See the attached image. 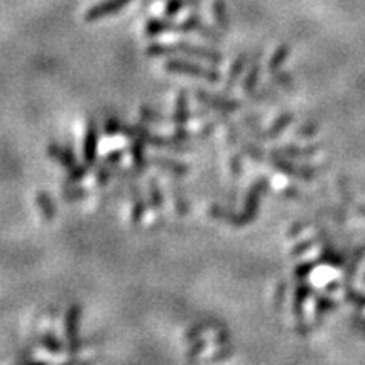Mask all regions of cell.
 <instances>
[{
  "label": "cell",
  "instance_id": "15",
  "mask_svg": "<svg viewBox=\"0 0 365 365\" xmlns=\"http://www.w3.org/2000/svg\"><path fill=\"white\" fill-rule=\"evenodd\" d=\"M41 345L44 347V350L48 352V354L51 355H59L63 354V343H61V340L56 336L55 334H51V331H48V334H44L41 336Z\"/></svg>",
  "mask_w": 365,
  "mask_h": 365
},
{
  "label": "cell",
  "instance_id": "7",
  "mask_svg": "<svg viewBox=\"0 0 365 365\" xmlns=\"http://www.w3.org/2000/svg\"><path fill=\"white\" fill-rule=\"evenodd\" d=\"M48 154H50L51 159H56L58 161L59 166H63L64 169H70L73 166L76 164V156L75 152H73L71 145H61V144H56V142H51L50 145H48Z\"/></svg>",
  "mask_w": 365,
  "mask_h": 365
},
{
  "label": "cell",
  "instance_id": "1",
  "mask_svg": "<svg viewBox=\"0 0 365 365\" xmlns=\"http://www.w3.org/2000/svg\"><path fill=\"white\" fill-rule=\"evenodd\" d=\"M164 70L169 73H176V75H185V76H193V78H201L215 83V81L220 80V73L212 70V68H205L201 64L192 63V61L186 59H168L164 63Z\"/></svg>",
  "mask_w": 365,
  "mask_h": 365
},
{
  "label": "cell",
  "instance_id": "8",
  "mask_svg": "<svg viewBox=\"0 0 365 365\" xmlns=\"http://www.w3.org/2000/svg\"><path fill=\"white\" fill-rule=\"evenodd\" d=\"M129 154L134 162V171L142 173L149 166L148 156H145V141L141 137L129 139Z\"/></svg>",
  "mask_w": 365,
  "mask_h": 365
},
{
  "label": "cell",
  "instance_id": "5",
  "mask_svg": "<svg viewBox=\"0 0 365 365\" xmlns=\"http://www.w3.org/2000/svg\"><path fill=\"white\" fill-rule=\"evenodd\" d=\"M174 46V51L178 52V55H185V56H192V58H198V59H206L210 61V63H222V55L220 52L213 51V50H208V48H203V46H196V44H189V43H176L173 44Z\"/></svg>",
  "mask_w": 365,
  "mask_h": 365
},
{
  "label": "cell",
  "instance_id": "26",
  "mask_svg": "<svg viewBox=\"0 0 365 365\" xmlns=\"http://www.w3.org/2000/svg\"><path fill=\"white\" fill-rule=\"evenodd\" d=\"M208 328L210 327L206 323H196V324H194V327L188 328V330L185 331V340H186V342H193V340L200 338V336L205 334V331L208 330Z\"/></svg>",
  "mask_w": 365,
  "mask_h": 365
},
{
  "label": "cell",
  "instance_id": "20",
  "mask_svg": "<svg viewBox=\"0 0 365 365\" xmlns=\"http://www.w3.org/2000/svg\"><path fill=\"white\" fill-rule=\"evenodd\" d=\"M90 194L87 188H80V186H75V188H64L63 192H61V196H63V200L66 201H78V200H85V198Z\"/></svg>",
  "mask_w": 365,
  "mask_h": 365
},
{
  "label": "cell",
  "instance_id": "28",
  "mask_svg": "<svg viewBox=\"0 0 365 365\" xmlns=\"http://www.w3.org/2000/svg\"><path fill=\"white\" fill-rule=\"evenodd\" d=\"M171 137L176 142H180V144H185V142H188L189 139H192V132H189L186 127H176L174 129Z\"/></svg>",
  "mask_w": 365,
  "mask_h": 365
},
{
  "label": "cell",
  "instance_id": "30",
  "mask_svg": "<svg viewBox=\"0 0 365 365\" xmlns=\"http://www.w3.org/2000/svg\"><path fill=\"white\" fill-rule=\"evenodd\" d=\"M227 340H229V334H227L225 330H222L217 334V338H215V342L223 345V343H227Z\"/></svg>",
  "mask_w": 365,
  "mask_h": 365
},
{
  "label": "cell",
  "instance_id": "18",
  "mask_svg": "<svg viewBox=\"0 0 365 365\" xmlns=\"http://www.w3.org/2000/svg\"><path fill=\"white\" fill-rule=\"evenodd\" d=\"M139 115H141V119L144 122H148V124H162V122L169 120V117H166L164 113L152 110V108L145 107V105H144V107H141Z\"/></svg>",
  "mask_w": 365,
  "mask_h": 365
},
{
  "label": "cell",
  "instance_id": "13",
  "mask_svg": "<svg viewBox=\"0 0 365 365\" xmlns=\"http://www.w3.org/2000/svg\"><path fill=\"white\" fill-rule=\"evenodd\" d=\"M148 192H149V206L154 210V212H161L164 208V193H162V188L159 185V181L156 178H151L148 181Z\"/></svg>",
  "mask_w": 365,
  "mask_h": 365
},
{
  "label": "cell",
  "instance_id": "23",
  "mask_svg": "<svg viewBox=\"0 0 365 365\" xmlns=\"http://www.w3.org/2000/svg\"><path fill=\"white\" fill-rule=\"evenodd\" d=\"M122 124L124 122H120V119H117V117H107L103 122V134L107 137L119 136L122 131Z\"/></svg>",
  "mask_w": 365,
  "mask_h": 365
},
{
  "label": "cell",
  "instance_id": "29",
  "mask_svg": "<svg viewBox=\"0 0 365 365\" xmlns=\"http://www.w3.org/2000/svg\"><path fill=\"white\" fill-rule=\"evenodd\" d=\"M242 68H243V63H242V59H238V61H237V63H235V64H234L232 71H230V80H235V78H237V76H238V75H241Z\"/></svg>",
  "mask_w": 365,
  "mask_h": 365
},
{
  "label": "cell",
  "instance_id": "4",
  "mask_svg": "<svg viewBox=\"0 0 365 365\" xmlns=\"http://www.w3.org/2000/svg\"><path fill=\"white\" fill-rule=\"evenodd\" d=\"M99 144H100V134H99V125L96 122L90 120L87 125V131H85L83 137V162L92 166L96 164L99 159Z\"/></svg>",
  "mask_w": 365,
  "mask_h": 365
},
{
  "label": "cell",
  "instance_id": "31",
  "mask_svg": "<svg viewBox=\"0 0 365 365\" xmlns=\"http://www.w3.org/2000/svg\"><path fill=\"white\" fill-rule=\"evenodd\" d=\"M212 131H213V125H206V127H203L198 134H200V137H206L208 134H212Z\"/></svg>",
  "mask_w": 365,
  "mask_h": 365
},
{
  "label": "cell",
  "instance_id": "11",
  "mask_svg": "<svg viewBox=\"0 0 365 365\" xmlns=\"http://www.w3.org/2000/svg\"><path fill=\"white\" fill-rule=\"evenodd\" d=\"M131 194H132V210H131V220L134 225H139L144 220L145 212H148V203H145L144 196H142L139 186H131Z\"/></svg>",
  "mask_w": 365,
  "mask_h": 365
},
{
  "label": "cell",
  "instance_id": "17",
  "mask_svg": "<svg viewBox=\"0 0 365 365\" xmlns=\"http://www.w3.org/2000/svg\"><path fill=\"white\" fill-rule=\"evenodd\" d=\"M213 19L217 22V26H220L222 29H227L229 26V17H227V7L223 0H215L213 2Z\"/></svg>",
  "mask_w": 365,
  "mask_h": 365
},
{
  "label": "cell",
  "instance_id": "2",
  "mask_svg": "<svg viewBox=\"0 0 365 365\" xmlns=\"http://www.w3.org/2000/svg\"><path fill=\"white\" fill-rule=\"evenodd\" d=\"M80 318H81V306L80 304H71L64 315V336H66L68 355L75 357L80 354L81 343L80 338Z\"/></svg>",
  "mask_w": 365,
  "mask_h": 365
},
{
  "label": "cell",
  "instance_id": "3",
  "mask_svg": "<svg viewBox=\"0 0 365 365\" xmlns=\"http://www.w3.org/2000/svg\"><path fill=\"white\" fill-rule=\"evenodd\" d=\"M131 2L132 0H101V2L95 3V6H92L90 9L85 12V20L87 22H96V20L110 17V15L119 14Z\"/></svg>",
  "mask_w": 365,
  "mask_h": 365
},
{
  "label": "cell",
  "instance_id": "24",
  "mask_svg": "<svg viewBox=\"0 0 365 365\" xmlns=\"http://www.w3.org/2000/svg\"><path fill=\"white\" fill-rule=\"evenodd\" d=\"M194 32H198V34L203 36V38H206V39H210V41H220V38H222V36L218 34V32L215 31L213 27H210L208 24L203 22L201 19H198L196 29H194Z\"/></svg>",
  "mask_w": 365,
  "mask_h": 365
},
{
  "label": "cell",
  "instance_id": "12",
  "mask_svg": "<svg viewBox=\"0 0 365 365\" xmlns=\"http://www.w3.org/2000/svg\"><path fill=\"white\" fill-rule=\"evenodd\" d=\"M36 205H38L39 212L43 213L46 222H52L56 218V215H58V206H56V203L51 198L50 193L39 192L36 194Z\"/></svg>",
  "mask_w": 365,
  "mask_h": 365
},
{
  "label": "cell",
  "instance_id": "27",
  "mask_svg": "<svg viewBox=\"0 0 365 365\" xmlns=\"http://www.w3.org/2000/svg\"><path fill=\"white\" fill-rule=\"evenodd\" d=\"M122 159H124V151H112L105 156L103 162L107 166H110V168H117V166L122 162Z\"/></svg>",
  "mask_w": 365,
  "mask_h": 365
},
{
  "label": "cell",
  "instance_id": "19",
  "mask_svg": "<svg viewBox=\"0 0 365 365\" xmlns=\"http://www.w3.org/2000/svg\"><path fill=\"white\" fill-rule=\"evenodd\" d=\"M173 198H174V208H176L178 213L186 215V213L189 212L188 198H186V194L182 193L181 188H176V186H174V188H173Z\"/></svg>",
  "mask_w": 365,
  "mask_h": 365
},
{
  "label": "cell",
  "instance_id": "6",
  "mask_svg": "<svg viewBox=\"0 0 365 365\" xmlns=\"http://www.w3.org/2000/svg\"><path fill=\"white\" fill-rule=\"evenodd\" d=\"M144 32L145 36L156 38V36L168 34V32H180V24L174 22L171 17H154L145 22Z\"/></svg>",
  "mask_w": 365,
  "mask_h": 365
},
{
  "label": "cell",
  "instance_id": "14",
  "mask_svg": "<svg viewBox=\"0 0 365 365\" xmlns=\"http://www.w3.org/2000/svg\"><path fill=\"white\" fill-rule=\"evenodd\" d=\"M196 100L201 101V103L208 105V107H217V108H227V110H232L235 107L234 101H229V100H223V99H217L215 95H210V93L206 92H201V90H196Z\"/></svg>",
  "mask_w": 365,
  "mask_h": 365
},
{
  "label": "cell",
  "instance_id": "16",
  "mask_svg": "<svg viewBox=\"0 0 365 365\" xmlns=\"http://www.w3.org/2000/svg\"><path fill=\"white\" fill-rule=\"evenodd\" d=\"M88 169H90V166L85 164V162H76L75 166L70 169H66V181L68 182H80L83 181L85 178H87L88 174Z\"/></svg>",
  "mask_w": 365,
  "mask_h": 365
},
{
  "label": "cell",
  "instance_id": "25",
  "mask_svg": "<svg viewBox=\"0 0 365 365\" xmlns=\"http://www.w3.org/2000/svg\"><path fill=\"white\" fill-rule=\"evenodd\" d=\"M185 7H186V0H168L164 6V15L171 19L176 17Z\"/></svg>",
  "mask_w": 365,
  "mask_h": 365
},
{
  "label": "cell",
  "instance_id": "10",
  "mask_svg": "<svg viewBox=\"0 0 365 365\" xmlns=\"http://www.w3.org/2000/svg\"><path fill=\"white\" fill-rule=\"evenodd\" d=\"M192 112H189V100L188 95L185 92H180L176 99V105H174V113H173V124L176 127H186V124L189 122Z\"/></svg>",
  "mask_w": 365,
  "mask_h": 365
},
{
  "label": "cell",
  "instance_id": "21",
  "mask_svg": "<svg viewBox=\"0 0 365 365\" xmlns=\"http://www.w3.org/2000/svg\"><path fill=\"white\" fill-rule=\"evenodd\" d=\"M206 347H208V342H206L205 338L193 340L192 345H189V347H188V350H186V359H188V360H196L198 357H200L203 352L206 350Z\"/></svg>",
  "mask_w": 365,
  "mask_h": 365
},
{
  "label": "cell",
  "instance_id": "22",
  "mask_svg": "<svg viewBox=\"0 0 365 365\" xmlns=\"http://www.w3.org/2000/svg\"><path fill=\"white\" fill-rule=\"evenodd\" d=\"M112 176H113V168L107 166L105 162H101L99 169H96V185H99L100 188H105V186H108V182H110Z\"/></svg>",
  "mask_w": 365,
  "mask_h": 365
},
{
  "label": "cell",
  "instance_id": "9",
  "mask_svg": "<svg viewBox=\"0 0 365 365\" xmlns=\"http://www.w3.org/2000/svg\"><path fill=\"white\" fill-rule=\"evenodd\" d=\"M149 166H156V168L162 169V171H168L174 174V176H185L189 173V168L185 162L171 159V157H161V156H151L148 157Z\"/></svg>",
  "mask_w": 365,
  "mask_h": 365
}]
</instances>
